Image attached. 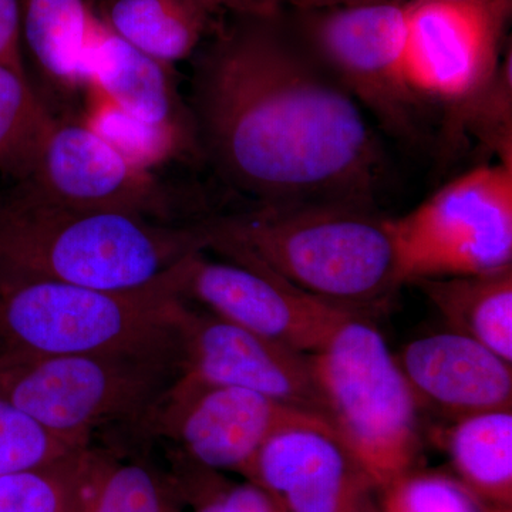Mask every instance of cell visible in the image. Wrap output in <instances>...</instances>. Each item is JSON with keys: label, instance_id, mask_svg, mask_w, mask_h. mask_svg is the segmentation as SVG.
<instances>
[{"label": "cell", "instance_id": "29", "mask_svg": "<svg viewBox=\"0 0 512 512\" xmlns=\"http://www.w3.org/2000/svg\"><path fill=\"white\" fill-rule=\"evenodd\" d=\"M0 64L26 74L20 0H0Z\"/></svg>", "mask_w": 512, "mask_h": 512}, {"label": "cell", "instance_id": "13", "mask_svg": "<svg viewBox=\"0 0 512 512\" xmlns=\"http://www.w3.org/2000/svg\"><path fill=\"white\" fill-rule=\"evenodd\" d=\"M175 325L180 375L252 390L328 420L308 353L262 338L205 309H195L185 299Z\"/></svg>", "mask_w": 512, "mask_h": 512}, {"label": "cell", "instance_id": "15", "mask_svg": "<svg viewBox=\"0 0 512 512\" xmlns=\"http://www.w3.org/2000/svg\"><path fill=\"white\" fill-rule=\"evenodd\" d=\"M394 357L419 407L450 421L512 410L511 363L466 335L423 336Z\"/></svg>", "mask_w": 512, "mask_h": 512}, {"label": "cell", "instance_id": "4", "mask_svg": "<svg viewBox=\"0 0 512 512\" xmlns=\"http://www.w3.org/2000/svg\"><path fill=\"white\" fill-rule=\"evenodd\" d=\"M190 256L150 284L123 291L59 282L0 284V349L35 355L178 353L175 319Z\"/></svg>", "mask_w": 512, "mask_h": 512}, {"label": "cell", "instance_id": "28", "mask_svg": "<svg viewBox=\"0 0 512 512\" xmlns=\"http://www.w3.org/2000/svg\"><path fill=\"white\" fill-rule=\"evenodd\" d=\"M84 447L60 439L0 399V474L45 466Z\"/></svg>", "mask_w": 512, "mask_h": 512}, {"label": "cell", "instance_id": "9", "mask_svg": "<svg viewBox=\"0 0 512 512\" xmlns=\"http://www.w3.org/2000/svg\"><path fill=\"white\" fill-rule=\"evenodd\" d=\"M406 3L302 10L306 46L379 126L410 147L427 133L423 97L406 72Z\"/></svg>", "mask_w": 512, "mask_h": 512}, {"label": "cell", "instance_id": "25", "mask_svg": "<svg viewBox=\"0 0 512 512\" xmlns=\"http://www.w3.org/2000/svg\"><path fill=\"white\" fill-rule=\"evenodd\" d=\"M447 109L448 137L467 131L485 150L498 157V163L512 167L511 46L483 89Z\"/></svg>", "mask_w": 512, "mask_h": 512}, {"label": "cell", "instance_id": "24", "mask_svg": "<svg viewBox=\"0 0 512 512\" xmlns=\"http://www.w3.org/2000/svg\"><path fill=\"white\" fill-rule=\"evenodd\" d=\"M56 123L28 74L0 64V174L16 184L28 180Z\"/></svg>", "mask_w": 512, "mask_h": 512}, {"label": "cell", "instance_id": "17", "mask_svg": "<svg viewBox=\"0 0 512 512\" xmlns=\"http://www.w3.org/2000/svg\"><path fill=\"white\" fill-rule=\"evenodd\" d=\"M97 18L128 45L170 64L190 59L210 29L202 0H89Z\"/></svg>", "mask_w": 512, "mask_h": 512}, {"label": "cell", "instance_id": "16", "mask_svg": "<svg viewBox=\"0 0 512 512\" xmlns=\"http://www.w3.org/2000/svg\"><path fill=\"white\" fill-rule=\"evenodd\" d=\"M83 73L84 84H96L131 116L197 141L190 107L178 90L173 66L128 45L93 9L84 37Z\"/></svg>", "mask_w": 512, "mask_h": 512}, {"label": "cell", "instance_id": "7", "mask_svg": "<svg viewBox=\"0 0 512 512\" xmlns=\"http://www.w3.org/2000/svg\"><path fill=\"white\" fill-rule=\"evenodd\" d=\"M404 285L512 266V167L483 165L393 218Z\"/></svg>", "mask_w": 512, "mask_h": 512}, {"label": "cell", "instance_id": "11", "mask_svg": "<svg viewBox=\"0 0 512 512\" xmlns=\"http://www.w3.org/2000/svg\"><path fill=\"white\" fill-rule=\"evenodd\" d=\"M218 254L224 262L204 252L190 256L183 298L262 338L312 355L346 319L359 315L301 291L247 255Z\"/></svg>", "mask_w": 512, "mask_h": 512}, {"label": "cell", "instance_id": "33", "mask_svg": "<svg viewBox=\"0 0 512 512\" xmlns=\"http://www.w3.org/2000/svg\"><path fill=\"white\" fill-rule=\"evenodd\" d=\"M0 302H2V285H0Z\"/></svg>", "mask_w": 512, "mask_h": 512}, {"label": "cell", "instance_id": "5", "mask_svg": "<svg viewBox=\"0 0 512 512\" xmlns=\"http://www.w3.org/2000/svg\"><path fill=\"white\" fill-rule=\"evenodd\" d=\"M180 375L178 353L35 355L0 349V399L76 446L127 433Z\"/></svg>", "mask_w": 512, "mask_h": 512}, {"label": "cell", "instance_id": "6", "mask_svg": "<svg viewBox=\"0 0 512 512\" xmlns=\"http://www.w3.org/2000/svg\"><path fill=\"white\" fill-rule=\"evenodd\" d=\"M365 318L346 319L311 359L336 439L383 490L417 468L420 407L386 340Z\"/></svg>", "mask_w": 512, "mask_h": 512}, {"label": "cell", "instance_id": "23", "mask_svg": "<svg viewBox=\"0 0 512 512\" xmlns=\"http://www.w3.org/2000/svg\"><path fill=\"white\" fill-rule=\"evenodd\" d=\"M100 447L28 470L0 474V512H82Z\"/></svg>", "mask_w": 512, "mask_h": 512}, {"label": "cell", "instance_id": "12", "mask_svg": "<svg viewBox=\"0 0 512 512\" xmlns=\"http://www.w3.org/2000/svg\"><path fill=\"white\" fill-rule=\"evenodd\" d=\"M512 0H407L406 72L414 92L447 107L483 89L501 62Z\"/></svg>", "mask_w": 512, "mask_h": 512}, {"label": "cell", "instance_id": "32", "mask_svg": "<svg viewBox=\"0 0 512 512\" xmlns=\"http://www.w3.org/2000/svg\"><path fill=\"white\" fill-rule=\"evenodd\" d=\"M446 2H456V3H494V2H498V0H446Z\"/></svg>", "mask_w": 512, "mask_h": 512}, {"label": "cell", "instance_id": "22", "mask_svg": "<svg viewBox=\"0 0 512 512\" xmlns=\"http://www.w3.org/2000/svg\"><path fill=\"white\" fill-rule=\"evenodd\" d=\"M83 93L84 110L80 121L134 164L156 171L173 161L201 158L197 141L131 116L96 84H84Z\"/></svg>", "mask_w": 512, "mask_h": 512}, {"label": "cell", "instance_id": "8", "mask_svg": "<svg viewBox=\"0 0 512 512\" xmlns=\"http://www.w3.org/2000/svg\"><path fill=\"white\" fill-rule=\"evenodd\" d=\"M292 429L335 434L329 421L318 414L252 390L178 375L126 434L137 443L161 441L198 466L245 478L262 447Z\"/></svg>", "mask_w": 512, "mask_h": 512}, {"label": "cell", "instance_id": "27", "mask_svg": "<svg viewBox=\"0 0 512 512\" xmlns=\"http://www.w3.org/2000/svg\"><path fill=\"white\" fill-rule=\"evenodd\" d=\"M483 503L456 477L419 468L380 490L377 512H487Z\"/></svg>", "mask_w": 512, "mask_h": 512}, {"label": "cell", "instance_id": "26", "mask_svg": "<svg viewBox=\"0 0 512 512\" xmlns=\"http://www.w3.org/2000/svg\"><path fill=\"white\" fill-rule=\"evenodd\" d=\"M170 471L180 485L185 505L194 512H285L258 485L232 483L218 471L198 466L168 450Z\"/></svg>", "mask_w": 512, "mask_h": 512}, {"label": "cell", "instance_id": "19", "mask_svg": "<svg viewBox=\"0 0 512 512\" xmlns=\"http://www.w3.org/2000/svg\"><path fill=\"white\" fill-rule=\"evenodd\" d=\"M444 444L461 484L485 504L512 507V410L454 420Z\"/></svg>", "mask_w": 512, "mask_h": 512}, {"label": "cell", "instance_id": "1", "mask_svg": "<svg viewBox=\"0 0 512 512\" xmlns=\"http://www.w3.org/2000/svg\"><path fill=\"white\" fill-rule=\"evenodd\" d=\"M201 158L255 205H376L387 158L356 100L279 15H234L194 53Z\"/></svg>", "mask_w": 512, "mask_h": 512}, {"label": "cell", "instance_id": "14", "mask_svg": "<svg viewBox=\"0 0 512 512\" xmlns=\"http://www.w3.org/2000/svg\"><path fill=\"white\" fill-rule=\"evenodd\" d=\"M245 481L285 512H377L379 488L326 430L292 429L272 437Z\"/></svg>", "mask_w": 512, "mask_h": 512}, {"label": "cell", "instance_id": "18", "mask_svg": "<svg viewBox=\"0 0 512 512\" xmlns=\"http://www.w3.org/2000/svg\"><path fill=\"white\" fill-rule=\"evenodd\" d=\"M453 332L512 365V266L488 274L414 282Z\"/></svg>", "mask_w": 512, "mask_h": 512}, {"label": "cell", "instance_id": "20", "mask_svg": "<svg viewBox=\"0 0 512 512\" xmlns=\"http://www.w3.org/2000/svg\"><path fill=\"white\" fill-rule=\"evenodd\" d=\"M23 43L57 92L83 90V46L89 0H20Z\"/></svg>", "mask_w": 512, "mask_h": 512}, {"label": "cell", "instance_id": "31", "mask_svg": "<svg viewBox=\"0 0 512 512\" xmlns=\"http://www.w3.org/2000/svg\"><path fill=\"white\" fill-rule=\"evenodd\" d=\"M384 2H407V0H295V2H292V5L296 6L299 10H315Z\"/></svg>", "mask_w": 512, "mask_h": 512}, {"label": "cell", "instance_id": "2", "mask_svg": "<svg viewBox=\"0 0 512 512\" xmlns=\"http://www.w3.org/2000/svg\"><path fill=\"white\" fill-rule=\"evenodd\" d=\"M211 251L255 259L301 291L359 315L404 285L393 218L355 202L255 205L205 217Z\"/></svg>", "mask_w": 512, "mask_h": 512}, {"label": "cell", "instance_id": "10", "mask_svg": "<svg viewBox=\"0 0 512 512\" xmlns=\"http://www.w3.org/2000/svg\"><path fill=\"white\" fill-rule=\"evenodd\" d=\"M23 185L77 210L117 212L161 224H190L195 205L180 188L114 150L82 121L57 119Z\"/></svg>", "mask_w": 512, "mask_h": 512}, {"label": "cell", "instance_id": "21", "mask_svg": "<svg viewBox=\"0 0 512 512\" xmlns=\"http://www.w3.org/2000/svg\"><path fill=\"white\" fill-rule=\"evenodd\" d=\"M184 495L170 470L146 457L100 448L82 512H183Z\"/></svg>", "mask_w": 512, "mask_h": 512}, {"label": "cell", "instance_id": "30", "mask_svg": "<svg viewBox=\"0 0 512 512\" xmlns=\"http://www.w3.org/2000/svg\"><path fill=\"white\" fill-rule=\"evenodd\" d=\"M212 13L227 10L232 15H279L284 3H292L295 0H202Z\"/></svg>", "mask_w": 512, "mask_h": 512}, {"label": "cell", "instance_id": "3", "mask_svg": "<svg viewBox=\"0 0 512 512\" xmlns=\"http://www.w3.org/2000/svg\"><path fill=\"white\" fill-rule=\"evenodd\" d=\"M208 247L204 218L161 224L117 212L77 210L43 200L22 183L0 194V284L140 288Z\"/></svg>", "mask_w": 512, "mask_h": 512}]
</instances>
